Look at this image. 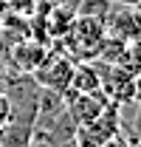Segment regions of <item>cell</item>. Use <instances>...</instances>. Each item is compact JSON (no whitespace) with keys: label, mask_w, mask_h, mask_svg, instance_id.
Instances as JSON below:
<instances>
[{"label":"cell","mask_w":141,"mask_h":147,"mask_svg":"<svg viewBox=\"0 0 141 147\" xmlns=\"http://www.w3.org/2000/svg\"><path fill=\"white\" fill-rule=\"evenodd\" d=\"M56 147H79V144H76L73 139H68V142H59V144H56Z\"/></svg>","instance_id":"cell-5"},{"label":"cell","mask_w":141,"mask_h":147,"mask_svg":"<svg viewBox=\"0 0 141 147\" xmlns=\"http://www.w3.org/2000/svg\"><path fill=\"white\" fill-rule=\"evenodd\" d=\"M99 74H96V68L93 65H79V68H73V74H70V85L68 91H76V93H93L99 91Z\"/></svg>","instance_id":"cell-2"},{"label":"cell","mask_w":141,"mask_h":147,"mask_svg":"<svg viewBox=\"0 0 141 147\" xmlns=\"http://www.w3.org/2000/svg\"><path fill=\"white\" fill-rule=\"evenodd\" d=\"M99 91L105 93L107 102H113V105L136 102V74L127 71L124 65L110 68V71L105 74V79L99 82Z\"/></svg>","instance_id":"cell-1"},{"label":"cell","mask_w":141,"mask_h":147,"mask_svg":"<svg viewBox=\"0 0 141 147\" xmlns=\"http://www.w3.org/2000/svg\"><path fill=\"white\" fill-rule=\"evenodd\" d=\"M113 6H130V9H138V0H110Z\"/></svg>","instance_id":"cell-4"},{"label":"cell","mask_w":141,"mask_h":147,"mask_svg":"<svg viewBox=\"0 0 141 147\" xmlns=\"http://www.w3.org/2000/svg\"><path fill=\"white\" fill-rule=\"evenodd\" d=\"M99 147H136V144H130V142H127V136H124L122 130H119V133H113L110 139H105V142H102Z\"/></svg>","instance_id":"cell-3"}]
</instances>
